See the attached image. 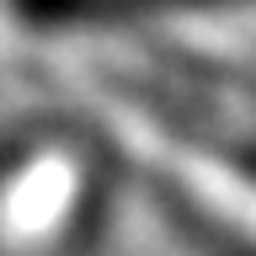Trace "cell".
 Here are the masks:
<instances>
[{
	"label": "cell",
	"instance_id": "obj_1",
	"mask_svg": "<svg viewBox=\"0 0 256 256\" xmlns=\"http://www.w3.org/2000/svg\"><path fill=\"white\" fill-rule=\"evenodd\" d=\"M251 0H27L38 22H139V16H171V11H224Z\"/></svg>",
	"mask_w": 256,
	"mask_h": 256
}]
</instances>
